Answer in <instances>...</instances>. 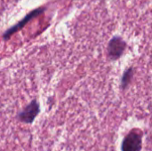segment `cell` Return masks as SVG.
<instances>
[{"label": "cell", "mask_w": 152, "mask_h": 151, "mask_svg": "<svg viewBox=\"0 0 152 151\" xmlns=\"http://www.w3.org/2000/svg\"><path fill=\"white\" fill-rule=\"evenodd\" d=\"M142 137L136 133H128L122 143V151H141Z\"/></svg>", "instance_id": "6da1fadb"}, {"label": "cell", "mask_w": 152, "mask_h": 151, "mask_svg": "<svg viewBox=\"0 0 152 151\" xmlns=\"http://www.w3.org/2000/svg\"><path fill=\"white\" fill-rule=\"evenodd\" d=\"M39 112V105L36 101L30 102L21 112L19 114V119L26 124H30L34 121Z\"/></svg>", "instance_id": "7a4b0ae2"}, {"label": "cell", "mask_w": 152, "mask_h": 151, "mask_svg": "<svg viewBox=\"0 0 152 151\" xmlns=\"http://www.w3.org/2000/svg\"><path fill=\"white\" fill-rule=\"evenodd\" d=\"M125 43L120 38H114L109 45V54L111 59L115 60L120 57L125 49Z\"/></svg>", "instance_id": "3957f363"}, {"label": "cell", "mask_w": 152, "mask_h": 151, "mask_svg": "<svg viewBox=\"0 0 152 151\" xmlns=\"http://www.w3.org/2000/svg\"><path fill=\"white\" fill-rule=\"evenodd\" d=\"M132 75H133V69H128L123 75L122 77V80H121V87L122 89H125L126 88V86L128 85V84L130 83V80H131V77H132Z\"/></svg>", "instance_id": "277c9868"}]
</instances>
